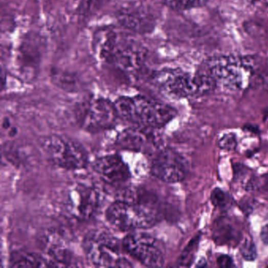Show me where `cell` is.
Segmentation results:
<instances>
[{
    "label": "cell",
    "instance_id": "obj_23",
    "mask_svg": "<svg viewBox=\"0 0 268 268\" xmlns=\"http://www.w3.org/2000/svg\"><path fill=\"white\" fill-rule=\"evenodd\" d=\"M211 202L215 207H222L227 203V196L220 188H215L211 193Z\"/></svg>",
    "mask_w": 268,
    "mask_h": 268
},
{
    "label": "cell",
    "instance_id": "obj_7",
    "mask_svg": "<svg viewBox=\"0 0 268 268\" xmlns=\"http://www.w3.org/2000/svg\"><path fill=\"white\" fill-rule=\"evenodd\" d=\"M118 118L114 102L108 99H95L83 105L79 110V123L83 129L92 132L110 129Z\"/></svg>",
    "mask_w": 268,
    "mask_h": 268
},
{
    "label": "cell",
    "instance_id": "obj_10",
    "mask_svg": "<svg viewBox=\"0 0 268 268\" xmlns=\"http://www.w3.org/2000/svg\"><path fill=\"white\" fill-rule=\"evenodd\" d=\"M101 205V194L95 187L77 184L69 193L67 209L73 217L87 220L99 209Z\"/></svg>",
    "mask_w": 268,
    "mask_h": 268
},
{
    "label": "cell",
    "instance_id": "obj_2",
    "mask_svg": "<svg viewBox=\"0 0 268 268\" xmlns=\"http://www.w3.org/2000/svg\"><path fill=\"white\" fill-rule=\"evenodd\" d=\"M120 118L136 127L156 130L175 118L176 110L165 103L137 95L118 98L114 102Z\"/></svg>",
    "mask_w": 268,
    "mask_h": 268
},
{
    "label": "cell",
    "instance_id": "obj_17",
    "mask_svg": "<svg viewBox=\"0 0 268 268\" xmlns=\"http://www.w3.org/2000/svg\"><path fill=\"white\" fill-rule=\"evenodd\" d=\"M207 0H163L165 5L176 11L191 10L202 7Z\"/></svg>",
    "mask_w": 268,
    "mask_h": 268
},
{
    "label": "cell",
    "instance_id": "obj_20",
    "mask_svg": "<svg viewBox=\"0 0 268 268\" xmlns=\"http://www.w3.org/2000/svg\"><path fill=\"white\" fill-rule=\"evenodd\" d=\"M240 253L243 258L248 261H253L257 257V251L255 243L250 237H246L240 246Z\"/></svg>",
    "mask_w": 268,
    "mask_h": 268
},
{
    "label": "cell",
    "instance_id": "obj_26",
    "mask_svg": "<svg viewBox=\"0 0 268 268\" xmlns=\"http://www.w3.org/2000/svg\"><path fill=\"white\" fill-rule=\"evenodd\" d=\"M206 265V261L205 259H202L199 262L198 264L197 265V266H205Z\"/></svg>",
    "mask_w": 268,
    "mask_h": 268
},
{
    "label": "cell",
    "instance_id": "obj_11",
    "mask_svg": "<svg viewBox=\"0 0 268 268\" xmlns=\"http://www.w3.org/2000/svg\"><path fill=\"white\" fill-rule=\"evenodd\" d=\"M117 19L121 26L138 33H149L155 27V17L146 7L139 4H127L120 9Z\"/></svg>",
    "mask_w": 268,
    "mask_h": 268
},
{
    "label": "cell",
    "instance_id": "obj_5",
    "mask_svg": "<svg viewBox=\"0 0 268 268\" xmlns=\"http://www.w3.org/2000/svg\"><path fill=\"white\" fill-rule=\"evenodd\" d=\"M89 261L101 267H130L132 264L123 254L119 242L105 231H95L87 235L83 244Z\"/></svg>",
    "mask_w": 268,
    "mask_h": 268
},
{
    "label": "cell",
    "instance_id": "obj_9",
    "mask_svg": "<svg viewBox=\"0 0 268 268\" xmlns=\"http://www.w3.org/2000/svg\"><path fill=\"white\" fill-rule=\"evenodd\" d=\"M187 160L171 149L158 151L151 164V174L158 180L168 184L183 181L187 176Z\"/></svg>",
    "mask_w": 268,
    "mask_h": 268
},
{
    "label": "cell",
    "instance_id": "obj_14",
    "mask_svg": "<svg viewBox=\"0 0 268 268\" xmlns=\"http://www.w3.org/2000/svg\"><path fill=\"white\" fill-rule=\"evenodd\" d=\"M146 54L140 48L134 46L117 47L113 61L121 69L135 73L141 70L145 62Z\"/></svg>",
    "mask_w": 268,
    "mask_h": 268
},
{
    "label": "cell",
    "instance_id": "obj_18",
    "mask_svg": "<svg viewBox=\"0 0 268 268\" xmlns=\"http://www.w3.org/2000/svg\"><path fill=\"white\" fill-rule=\"evenodd\" d=\"M199 236H196L195 238H193L190 241L184 253H182L180 256V260H178V266H190L194 260V255H195L196 251H197V245H198Z\"/></svg>",
    "mask_w": 268,
    "mask_h": 268
},
{
    "label": "cell",
    "instance_id": "obj_15",
    "mask_svg": "<svg viewBox=\"0 0 268 268\" xmlns=\"http://www.w3.org/2000/svg\"><path fill=\"white\" fill-rule=\"evenodd\" d=\"M11 266L14 267H44L50 266L47 259L36 253L16 251L11 256Z\"/></svg>",
    "mask_w": 268,
    "mask_h": 268
},
{
    "label": "cell",
    "instance_id": "obj_13",
    "mask_svg": "<svg viewBox=\"0 0 268 268\" xmlns=\"http://www.w3.org/2000/svg\"><path fill=\"white\" fill-rule=\"evenodd\" d=\"M157 142L153 129L136 126L135 128L126 130L121 133L117 139V144L119 146L136 151H146L156 147L158 146Z\"/></svg>",
    "mask_w": 268,
    "mask_h": 268
},
{
    "label": "cell",
    "instance_id": "obj_4",
    "mask_svg": "<svg viewBox=\"0 0 268 268\" xmlns=\"http://www.w3.org/2000/svg\"><path fill=\"white\" fill-rule=\"evenodd\" d=\"M253 65L254 61L249 56L221 55L209 58L200 68L210 75L216 84L238 90L250 80Z\"/></svg>",
    "mask_w": 268,
    "mask_h": 268
},
{
    "label": "cell",
    "instance_id": "obj_21",
    "mask_svg": "<svg viewBox=\"0 0 268 268\" xmlns=\"http://www.w3.org/2000/svg\"><path fill=\"white\" fill-rule=\"evenodd\" d=\"M230 236L231 238V241L235 238L236 230L233 228L230 224H226L225 222L222 224H219V227H216V235L218 236V241H222L224 244L227 242L228 240V235Z\"/></svg>",
    "mask_w": 268,
    "mask_h": 268
},
{
    "label": "cell",
    "instance_id": "obj_22",
    "mask_svg": "<svg viewBox=\"0 0 268 268\" xmlns=\"http://www.w3.org/2000/svg\"><path fill=\"white\" fill-rule=\"evenodd\" d=\"M237 146H238L237 138L233 133L224 135L218 142V146L220 149L228 150V151L234 150L237 148Z\"/></svg>",
    "mask_w": 268,
    "mask_h": 268
},
{
    "label": "cell",
    "instance_id": "obj_27",
    "mask_svg": "<svg viewBox=\"0 0 268 268\" xmlns=\"http://www.w3.org/2000/svg\"><path fill=\"white\" fill-rule=\"evenodd\" d=\"M267 186H268V184H267Z\"/></svg>",
    "mask_w": 268,
    "mask_h": 268
},
{
    "label": "cell",
    "instance_id": "obj_8",
    "mask_svg": "<svg viewBox=\"0 0 268 268\" xmlns=\"http://www.w3.org/2000/svg\"><path fill=\"white\" fill-rule=\"evenodd\" d=\"M123 249L139 263L146 266L158 267L165 263L163 250L153 236L143 232H135L126 236Z\"/></svg>",
    "mask_w": 268,
    "mask_h": 268
},
{
    "label": "cell",
    "instance_id": "obj_6",
    "mask_svg": "<svg viewBox=\"0 0 268 268\" xmlns=\"http://www.w3.org/2000/svg\"><path fill=\"white\" fill-rule=\"evenodd\" d=\"M41 147L51 162L67 170H80L88 164V153L78 142L65 136H46Z\"/></svg>",
    "mask_w": 268,
    "mask_h": 268
},
{
    "label": "cell",
    "instance_id": "obj_16",
    "mask_svg": "<svg viewBox=\"0 0 268 268\" xmlns=\"http://www.w3.org/2000/svg\"><path fill=\"white\" fill-rule=\"evenodd\" d=\"M53 81L58 87L67 92H73L77 88V80L70 73H58L52 75Z\"/></svg>",
    "mask_w": 268,
    "mask_h": 268
},
{
    "label": "cell",
    "instance_id": "obj_1",
    "mask_svg": "<svg viewBox=\"0 0 268 268\" xmlns=\"http://www.w3.org/2000/svg\"><path fill=\"white\" fill-rule=\"evenodd\" d=\"M105 216L114 228L121 231L148 229L160 219L158 199L148 192H131L124 200L111 204Z\"/></svg>",
    "mask_w": 268,
    "mask_h": 268
},
{
    "label": "cell",
    "instance_id": "obj_24",
    "mask_svg": "<svg viewBox=\"0 0 268 268\" xmlns=\"http://www.w3.org/2000/svg\"><path fill=\"white\" fill-rule=\"evenodd\" d=\"M217 264L219 267L222 268H231L235 266L232 258L228 255H221L219 256L217 258Z\"/></svg>",
    "mask_w": 268,
    "mask_h": 268
},
{
    "label": "cell",
    "instance_id": "obj_25",
    "mask_svg": "<svg viewBox=\"0 0 268 268\" xmlns=\"http://www.w3.org/2000/svg\"><path fill=\"white\" fill-rule=\"evenodd\" d=\"M260 239L265 244H268V224L262 228L260 231Z\"/></svg>",
    "mask_w": 268,
    "mask_h": 268
},
{
    "label": "cell",
    "instance_id": "obj_3",
    "mask_svg": "<svg viewBox=\"0 0 268 268\" xmlns=\"http://www.w3.org/2000/svg\"><path fill=\"white\" fill-rule=\"evenodd\" d=\"M155 78L165 93L178 99L205 95L217 86L210 75L202 69L194 75L181 70H163Z\"/></svg>",
    "mask_w": 268,
    "mask_h": 268
},
{
    "label": "cell",
    "instance_id": "obj_12",
    "mask_svg": "<svg viewBox=\"0 0 268 268\" xmlns=\"http://www.w3.org/2000/svg\"><path fill=\"white\" fill-rule=\"evenodd\" d=\"M94 171L106 184L121 185L131 177L129 168L118 155H105L95 160Z\"/></svg>",
    "mask_w": 268,
    "mask_h": 268
},
{
    "label": "cell",
    "instance_id": "obj_19",
    "mask_svg": "<svg viewBox=\"0 0 268 268\" xmlns=\"http://www.w3.org/2000/svg\"><path fill=\"white\" fill-rule=\"evenodd\" d=\"M109 0H82L80 14L83 17H89L95 14Z\"/></svg>",
    "mask_w": 268,
    "mask_h": 268
}]
</instances>
